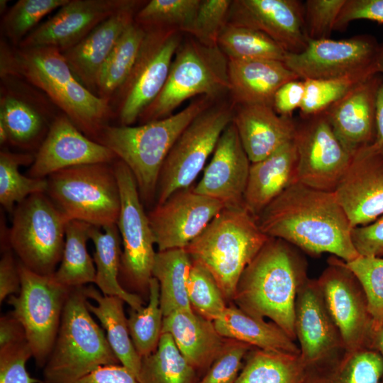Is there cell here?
Segmentation results:
<instances>
[{
	"label": "cell",
	"instance_id": "cell-39",
	"mask_svg": "<svg viewBox=\"0 0 383 383\" xmlns=\"http://www.w3.org/2000/svg\"><path fill=\"white\" fill-rule=\"evenodd\" d=\"M33 356L21 323L10 312L0 318V383H44L31 377L26 362Z\"/></svg>",
	"mask_w": 383,
	"mask_h": 383
},
{
	"label": "cell",
	"instance_id": "cell-40",
	"mask_svg": "<svg viewBox=\"0 0 383 383\" xmlns=\"http://www.w3.org/2000/svg\"><path fill=\"white\" fill-rule=\"evenodd\" d=\"M197 372L183 357L172 336L162 333L157 349L142 358L140 383H196Z\"/></svg>",
	"mask_w": 383,
	"mask_h": 383
},
{
	"label": "cell",
	"instance_id": "cell-20",
	"mask_svg": "<svg viewBox=\"0 0 383 383\" xmlns=\"http://www.w3.org/2000/svg\"><path fill=\"white\" fill-rule=\"evenodd\" d=\"M352 228L383 216V152L372 144L356 151L333 192Z\"/></svg>",
	"mask_w": 383,
	"mask_h": 383
},
{
	"label": "cell",
	"instance_id": "cell-34",
	"mask_svg": "<svg viewBox=\"0 0 383 383\" xmlns=\"http://www.w3.org/2000/svg\"><path fill=\"white\" fill-rule=\"evenodd\" d=\"M192 260L184 248L157 251L152 274L160 286L163 317L177 311H192L187 282Z\"/></svg>",
	"mask_w": 383,
	"mask_h": 383
},
{
	"label": "cell",
	"instance_id": "cell-9",
	"mask_svg": "<svg viewBox=\"0 0 383 383\" xmlns=\"http://www.w3.org/2000/svg\"><path fill=\"white\" fill-rule=\"evenodd\" d=\"M7 232V247L30 270L51 275L60 262L69 221L46 193H37L18 204Z\"/></svg>",
	"mask_w": 383,
	"mask_h": 383
},
{
	"label": "cell",
	"instance_id": "cell-7",
	"mask_svg": "<svg viewBox=\"0 0 383 383\" xmlns=\"http://www.w3.org/2000/svg\"><path fill=\"white\" fill-rule=\"evenodd\" d=\"M228 59L218 47L190 36L181 42L162 90L143 111L140 124L174 114L182 103L200 95L213 99L229 92Z\"/></svg>",
	"mask_w": 383,
	"mask_h": 383
},
{
	"label": "cell",
	"instance_id": "cell-12",
	"mask_svg": "<svg viewBox=\"0 0 383 383\" xmlns=\"http://www.w3.org/2000/svg\"><path fill=\"white\" fill-rule=\"evenodd\" d=\"M233 116V106L211 105L186 127L162 167L156 204L164 203L175 192L192 187Z\"/></svg>",
	"mask_w": 383,
	"mask_h": 383
},
{
	"label": "cell",
	"instance_id": "cell-41",
	"mask_svg": "<svg viewBox=\"0 0 383 383\" xmlns=\"http://www.w3.org/2000/svg\"><path fill=\"white\" fill-rule=\"evenodd\" d=\"M34 158L30 152H0V203L9 213L29 196L46 192V178L30 177L19 171L21 166L32 165Z\"/></svg>",
	"mask_w": 383,
	"mask_h": 383
},
{
	"label": "cell",
	"instance_id": "cell-46",
	"mask_svg": "<svg viewBox=\"0 0 383 383\" xmlns=\"http://www.w3.org/2000/svg\"><path fill=\"white\" fill-rule=\"evenodd\" d=\"M68 0H18L2 16L1 30L13 47L21 41L48 14L65 5Z\"/></svg>",
	"mask_w": 383,
	"mask_h": 383
},
{
	"label": "cell",
	"instance_id": "cell-23",
	"mask_svg": "<svg viewBox=\"0 0 383 383\" xmlns=\"http://www.w3.org/2000/svg\"><path fill=\"white\" fill-rule=\"evenodd\" d=\"M128 0H68L40 23L18 48L51 47L63 52L84 39Z\"/></svg>",
	"mask_w": 383,
	"mask_h": 383
},
{
	"label": "cell",
	"instance_id": "cell-38",
	"mask_svg": "<svg viewBox=\"0 0 383 383\" xmlns=\"http://www.w3.org/2000/svg\"><path fill=\"white\" fill-rule=\"evenodd\" d=\"M91 226L78 220L67 223L62 259L53 274L60 283L67 287L74 288L95 282L96 267L87 248Z\"/></svg>",
	"mask_w": 383,
	"mask_h": 383
},
{
	"label": "cell",
	"instance_id": "cell-13",
	"mask_svg": "<svg viewBox=\"0 0 383 383\" xmlns=\"http://www.w3.org/2000/svg\"><path fill=\"white\" fill-rule=\"evenodd\" d=\"M21 288L8 304L21 323L39 367L45 366L55 343L71 287L51 275L37 274L18 262Z\"/></svg>",
	"mask_w": 383,
	"mask_h": 383
},
{
	"label": "cell",
	"instance_id": "cell-30",
	"mask_svg": "<svg viewBox=\"0 0 383 383\" xmlns=\"http://www.w3.org/2000/svg\"><path fill=\"white\" fill-rule=\"evenodd\" d=\"M296 163L294 140L267 157L252 162L243 197L244 207L257 217L288 187L297 182Z\"/></svg>",
	"mask_w": 383,
	"mask_h": 383
},
{
	"label": "cell",
	"instance_id": "cell-16",
	"mask_svg": "<svg viewBox=\"0 0 383 383\" xmlns=\"http://www.w3.org/2000/svg\"><path fill=\"white\" fill-rule=\"evenodd\" d=\"M296 126L297 182L309 187L334 192L351 160L324 113L306 118Z\"/></svg>",
	"mask_w": 383,
	"mask_h": 383
},
{
	"label": "cell",
	"instance_id": "cell-47",
	"mask_svg": "<svg viewBox=\"0 0 383 383\" xmlns=\"http://www.w3.org/2000/svg\"><path fill=\"white\" fill-rule=\"evenodd\" d=\"M187 295L193 311L212 321L220 317L228 306L212 274L196 260L192 262Z\"/></svg>",
	"mask_w": 383,
	"mask_h": 383
},
{
	"label": "cell",
	"instance_id": "cell-42",
	"mask_svg": "<svg viewBox=\"0 0 383 383\" xmlns=\"http://www.w3.org/2000/svg\"><path fill=\"white\" fill-rule=\"evenodd\" d=\"M218 47L228 60H267L284 62L288 53L265 33L230 23L221 31Z\"/></svg>",
	"mask_w": 383,
	"mask_h": 383
},
{
	"label": "cell",
	"instance_id": "cell-58",
	"mask_svg": "<svg viewBox=\"0 0 383 383\" xmlns=\"http://www.w3.org/2000/svg\"><path fill=\"white\" fill-rule=\"evenodd\" d=\"M370 349L377 351L383 360V324L379 330L374 333ZM382 382H383V378Z\"/></svg>",
	"mask_w": 383,
	"mask_h": 383
},
{
	"label": "cell",
	"instance_id": "cell-21",
	"mask_svg": "<svg viewBox=\"0 0 383 383\" xmlns=\"http://www.w3.org/2000/svg\"><path fill=\"white\" fill-rule=\"evenodd\" d=\"M227 23L260 31L290 53L301 52L309 41L304 4L297 0H234Z\"/></svg>",
	"mask_w": 383,
	"mask_h": 383
},
{
	"label": "cell",
	"instance_id": "cell-14",
	"mask_svg": "<svg viewBox=\"0 0 383 383\" xmlns=\"http://www.w3.org/2000/svg\"><path fill=\"white\" fill-rule=\"evenodd\" d=\"M316 282L345 350L370 349L373 330L367 297L346 262L331 255Z\"/></svg>",
	"mask_w": 383,
	"mask_h": 383
},
{
	"label": "cell",
	"instance_id": "cell-50",
	"mask_svg": "<svg viewBox=\"0 0 383 383\" xmlns=\"http://www.w3.org/2000/svg\"><path fill=\"white\" fill-rule=\"evenodd\" d=\"M252 348L243 342L226 339L221 353L196 383H235L245 357Z\"/></svg>",
	"mask_w": 383,
	"mask_h": 383
},
{
	"label": "cell",
	"instance_id": "cell-36",
	"mask_svg": "<svg viewBox=\"0 0 383 383\" xmlns=\"http://www.w3.org/2000/svg\"><path fill=\"white\" fill-rule=\"evenodd\" d=\"M306 374L300 355L252 348L235 383H305Z\"/></svg>",
	"mask_w": 383,
	"mask_h": 383
},
{
	"label": "cell",
	"instance_id": "cell-52",
	"mask_svg": "<svg viewBox=\"0 0 383 383\" xmlns=\"http://www.w3.org/2000/svg\"><path fill=\"white\" fill-rule=\"evenodd\" d=\"M369 20L383 23V0H346L333 30H343L353 21Z\"/></svg>",
	"mask_w": 383,
	"mask_h": 383
},
{
	"label": "cell",
	"instance_id": "cell-57",
	"mask_svg": "<svg viewBox=\"0 0 383 383\" xmlns=\"http://www.w3.org/2000/svg\"><path fill=\"white\" fill-rule=\"evenodd\" d=\"M375 125L376 135L372 145L383 152V82L379 87L377 95Z\"/></svg>",
	"mask_w": 383,
	"mask_h": 383
},
{
	"label": "cell",
	"instance_id": "cell-17",
	"mask_svg": "<svg viewBox=\"0 0 383 383\" xmlns=\"http://www.w3.org/2000/svg\"><path fill=\"white\" fill-rule=\"evenodd\" d=\"M0 77V122L7 130L9 144L38 150L61 112L45 94L24 79L8 74Z\"/></svg>",
	"mask_w": 383,
	"mask_h": 383
},
{
	"label": "cell",
	"instance_id": "cell-49",
	"mask_svg": "<svg viewBox=\"0 0 383 383\" xmlns=\"http://www.w3.org/2000/svg\"><path fill=\"white\" fill-rule=\"evenodd\" d=\"M231 4V0H201L188 34L203 45L218 46Z\"/></svg>",
	"mask_w": 383,
	"mask_h": 383
},
{
	"label": "cell",
	"instance_id": "cell-31",
	"mask_svg": "<svg viewBox=\"0 0 383 383\" xmlns=\"http://www.w3.org/2000/svg\"><path fill=\"white\" fill-rule=\"evenodd\" d=\"M218 333L226 339L243 342L253 348L300 355L299 347L273 322H267L232 304L213 321Z\"/></svg>",
	"mask_w": 383,
	"mask_h": 383
},
{
	"label": "cell",
	"instance_id": "cell-2",
	"mask_svg": "<svg viewBox=\"0 0 383 383\" xmlns=\"http://www.w3.org/2000/svg\"><path fill=\"white\" fill-rule=\"evenodd\" d=\"M0 50V75L21 78L38 89L90 139L95 141L114 118L111 104L77 79L57 48H11L1 40Z\"/></svg>",
	"mask_w": 383,
	"mask_h": 383
},
{
	"label": "cell",
	"instance_id": "cell-22",
	"mask_svg": "<svg viewBox=\"0 0 383 383\" xmlns=\"http://www.w3.org/2000/svg\"><path fill=\"white\" fill-rule=\"evenodd\" d=\"M117 157L107 147L83 134L63 113L52 121L28 171L33 178H47L71 167L113 163Z\"/></svg>",
	"mask_w": 383,
	"mask_h": 383
},
{
	"label": "cell",
	"instance_id": "cell-19",
	"mask_svg": "<svg viewBox=\"0 0 383 383\" xmlns=\"http://www.w3.org/2000/svg\"><path fill=\"white\" fill-rule=\"evenodd\" d=\"M294 331L300 357L307 369L328 362L346 351L316 279L308 278L298 291Z\"/></svg>",
	"mask_w": 383,
	"mask_h": 383
},
{
	"label": "cell",
	"instance_id": "cell-45",
	"mask_svg": "<svg viewBox=\"0 0 383 383\" xmlns=\"http://www.w3.org/2000/svg\"><path fill=\"white\" fill-rule=\"evenodd\" d=\"M377 73L366 71L336 78L304 79V96L299 109L301 115L308 118L323 113L357 84Z\"/></svg>",
	"mask_w": 383,
	"mask_h": 383
},
{
	"label": "cell",
	"instance_id": "cell-54",
	"mask_svg": "<svg viewBox=\"0 0 383 383\" xmlns=\"http://www.w3.org/2000/svg\"><path fill=\"white\" fill-rule=\"evenodd\" d=\"M304 82L294 79L284 83L275 92L272 106L279 115L291 117L293 111L300 109L304 96Z\"/></svg>",
	"mask_w": 383,
	"mask_h": 383
},
{
	"label": "cell",
	"instance_id": "cell-15",
	"mask_svg": "<svg viewBox=\"0 0 383 383\" xmlns=\"http://www.w3.org/2000/svg\"><path fill=\"white\" fill-rule=\"evenodd\" d=\"M380 49L376 40L369 35L310 40L301 52H288L284 63L302 80L336 78L366 71L378 72Z\"/></svg>",
	"mask_w": 383,
	"mask_h": 383
},
{
	"label": "cell",
	"instance_id": "cell-32",
	"mask_svg": "<svg viewBox=\"0 0 383 383\" xmlns=\"http://www.w3.org/2000/svg\"><path fill=\"white\" fill-rule=\"evenodd\" d=\"M87 306L100 321L106 333L108 342L121 365L130 370L139 381L142 358L137 353L128 330L123 310L124 301L118 296L104 295L93 286H84Z\"/></svg>",
	"mask_w": 383,
	"mask_h": 383
},
{
	"label": "cell",
	"instance_id": "cell-27",
	"mask_svg": "<svg viewBox=\"0 0 383 383\" xmlns=\"http://www.w3.org/2000/svg\"><path fill=\"white\" fill-rule=\"evenodd\" d=\"M233 123L252 162L271 155L294 138L296 125L265 104L235 105Z\"/></svg>",
	"mask_w": 383,
	"mask_h": 383
},
{
	"label": "cell",
	"instance_id": "cell-18",
	"mask_svg": "<svg viewBox=\"0 0 383 383\" xmlns=\"http://www.w3.org/2000/svg\"><path fill=\"white\" fill-rule=\"evenodd\" d=\"M225 207L194 186L175 192L148 213L158 251L185 248Z\"/></svg>",
	"mask_w": 383,
	"mask_h": 383
},
{
	"label": "cell",
	"instance_id": "cell-37",
	"mask_svg": "<svg viewBox=\"0 0 383 383\" xmlns=\"http://www.w3.org/2000/svg\"><path fill=\"white\" fill-rule=\"evenodd\" d=\"M145 33V29L135 21L125 30L99 72L98 96L111 103L133 68Z\"/></svg>",
	"mask_w": 383,
	"mask_h": 383
},
{
	"label": "cell",
	"instance_id": "cell-8",
	"mask_svg": "<svg viewBox=\"0 0 383 383\" xmlns=\"http://www.w3.org/2000/svg\"><path fill=\"white\" fill-rule=\"evenodd\" d=\"M46 179V194L68 221L99 228L117 223L121 198L112 163L71 167Z\"/></svg>",
	"mask_w": 383,
	"mask_h": 383
},
{
	"label": "cell",
	"instance_id": "cell-62",
	"mask_svg": "<svg viewBox=\"0 0 383 383\" xmlns=\"http://www.w3.org/2000/svg\"><path fill=\"white\" fill-rule=\"evenodd\" d=\"M380 383H383V382H382V381H381V382H380Z\"/></svg>",
	"mask_w": 383,
	"mask_h": 383
},
{
	"label": "cell",
	"instance_id": "cell-5",
	"mask_svg": "<svg viewBox=\"0 0 383 383\" xmlns=\"http://www.w3.org/2000/svg\"><path fill=\"white\" fill-rule=\"evenodd\" d=\"M268 238L243 206L225 207L184 249L209 270L229 301L243 270Z\"/></svg>",
	"mask_w": 383,
	"mask_h": 383
},
{
	"label": "cell",
	"instance_id": "cell-11",
	"mask_svg": "<svg viewBox=\"0 0 383 383\" xmlns=\"http://www.w3.org/2000/svg\"><path fill=\"white\" fill-rule=\"evenodd\" d=\"M133 68L111 105L119 126H132L157 97L167 80L181 42L176 28L145 29Z\"/></svg>",
	"mask_w": 383,
	"mask_h": 383
},
{
	"label": "cell",
	"instance_id": "cell-33",
	"mask_svg": "<svg viewBox=\"0 0 383 383\" xmlns=\"http://www.w3.org/2000/svg\"><path fill=\"white\" fill-rule=\"evenodd\" d=\"M91 226L89 238L94 245V262L96 267L95 284L104 295L122 299L131 309H142L143 301L140 295L125 290L119 282L121 262V238L117 224L101 228Z\"/></svg>",
	"mask_w": 383,
	"mask_h": 383
},
{
	"label": "cell",
	"instance_id": "cell-61",
	"mask_svg": "<svg viewBox=\"0 0 383 383\" xmlns=\"http://www.w3.org/2000/svg\"><path fill=\"white\" fill-rule=\"evenodd\" d=\"M8 1L6 0H1L0 1V13L1 15H4L6 11L8 10L7 7Z\"/></svg>",
	"mask_w": 383,
	"mask_h": 383
},
{
	"label": "cell",
	"instance_id": "cell-1",
	"mask_svg": "<svg viewBox=\"0 0 383 383\" xmlns=\"http://www.w3.org/2000/svg\"><path fill=\"white\" fill-rule=\"evenodd\" d=\"M268 237L282 239L312 255L329 253L345 262L360 256L352 226L333 192L296 182L257 217Z\"/></svg>",
	"mask_w": 383,
	"mask_h": 383
},
{
	"label": "cell",
	"instance_id": "cell-24",
	"mask_svg": "<svg viewBox=\"0 0 383 383\" xmlns=\"http://www.w3.org/2000/svg\"><path fill=\"white\" fill-rule=\"evenodd\" d=\"M250 165L232 121L221 134L194 191L223 203L226 207L243 206Z\"/></svg>",
	"mask_w": 383,
	"mask_h": 383
},
{
	"label": "cell",
	"instance_id": "cell-4",
	"mask_svg": "<svg viewBox=\"0 0 383 383\" xmlns=\"http://www.w3.org/2000/svg\"><path fill=\"white\" fill-rule=\"evenodd\" d=\"M212 100L199 96L170 116L136 126L108 125L95 141L129 168L142 202L150 203L156 196L160 171L172 145L192 121L211 106Z\"/></svg>",
	"mask_w": 383,
	"mask_h": 383
},
{
	"label": "cell",
	"instance_id": "cell-3",
	"mask_svg": "<svg viewBox=\"0 0 383 383\" xmlns=\"http://www.w3.org/2000/svg\"><path fill=\"white\" fill-rule=\"evenodd\" d=\"M308 278L307 262L300 250L269 237L243 270L233 301L251 316L270 318L295 340L296 299Z\"/></svg>",
	"mask_w": 383,
	"mask_h": 383
},
{
	"label": "cell",
	"instance_id": "cell-53",
	"mask_svg": "<svg viewBox=\"0 0 383 383\" xmlns=\"http://www.w3.org/2000/svg\"><path fill=\"white\" fill-rule=\"evenodd\" d=\"M351 237L360 255L383 258V216L370 224L353 228Z\"/></svg>",
	"mask_w": 383,
	"mask_h": 383
},
{
	"label": "cell",
	"instance_id": "cell-60",
	"mask_svg": "<svg viewBox=\"0 0 383 383\" xmlns=\"http://www.w3.org/2000/svg\"><path fill=\"white\" fill-rule=\"evenodd\" d=\"M377 67L379 73H383V48H381L378 55Z\"/></svg>",
	"mask_w": 383,
	"mask_h": 383
},
{
	"label": "cell",
	"instance_id": "cell-51",
	"mask_svg": "<svg viewBox=\"0 0 383 383\" xmlns=\"http://www.w3.org/2000/svg\"><path fill=\"white\" fill-rule=\"evenodd\" d=\"M346 0H307L304 4L306 30L310 40L328 38Z\"/></svg>",
	"mask_w": 383,
	"mask_h": 383
},
{
	"label": "cell",
	"instance_id": "cell-10",
	"mask_svg": "<svg viewBox=\"0 0 383 383\" xmlns=\"http://www.w3.org/2000/svg\"><path fill=\"white\" fill-rule=\"evenodd\" d=\"M113 167L118 181L121 209L117 226L122 242L119 282L133 294H149L156 252L148 213L144 211L136 182L129 168L116 159Z\"/></svg>",
	"mask_w": 383,
	"mask_h": 383
},
{
	"label": "cell",
	"instance_id": "cell-59",
	"mask_svg": "<svg viewBox=\"0 0 383 383\" xmlns=\"http://www.w3.org/2000/svg\"><path fill=\"white\" fill-rule=\"evenodd\" d=\"M0 144L1 145H4L5 144H9V135L7 130L4 125L0 122Z\"/></svg>",
	"mask_w": 383,
	"mask_h": 383
},
{
	"label": "cell",
	"instance_id": "cell-48",
	"mask_svg": "<svg viewBox=\"0 0 383 383\" xmlns=\"http://www.w3.org/2000/svg\"><path fill=\"white\" fill-rule=\"evenodd\" d=\"M346 263L365 293L374 334L383 324V258L360 255Z\"/></svg>",
	"mask_w": 383,
	"mask_h": 383
},
{
	"label": "cell",
	"instance_id": "cell-25",
	"mask_svg": "<svg viewBox=\"0 0 383 383\" xmlns=\"http://www.w3.org/2000/svg\"><path fill=\"white\" fill-rule=\"evenodd\" d=\"M383 78L377 73L323 111L345 150L352 156L374 143L376 101Z\"/></svg>",
	"mask_w": 383,
	"mask_h": 383
},
{
	"label": "cell",
	"instance_id": "cell-43",
	"mask_svg": "<svg viewBox=\"0 0 383 383\" xmlns=\"http://www.w3.org/2000/svg\"><path fill=\"white\" fill-rule=\"evenodd\" d=\"M133 344L141 358L157 348L162 335L163 314L160 304V286L152 277L149 282L148 303L139 310L131 309L127 318Z\"/></svg>",
	"mask_w": 383,
	"mask_h": 383
},
{
	"label": "cell",
	"instance_id": "cell-44",
	"mask_svg": "<svg viewBox=\"0 0 383 383\" xmlns=\"http://www.w3.org/2000/svg\"><path fill=\"white\" fill-rule=\"evenodd\" d=\"M201 0H151L138 10L135 22L145 29L170 28L189 33Z\"/></svg>",
	"mask_w": 383,
	"mask_h": 383
},
{
	"label": "cell",
	"instance_id": "cell-56",
	"mask_svg": "<svg viewBox=\"0 0 383 383\" xmlns=\"http://www.w3.org/2000/svg\"><path fill=\"white\" fill-rule=\"evenodd\" d=\"M77 383H140L135 375L121 364L100 366Z\"/></svg>",
	"mask_w": 383,
	"mask_h": 383
},
{
	"label": "cell",
	"instance_id": "cell-35",
	"mask_svg": "<svg viewBox=\"0 0 383 383\" xmlns=\"http://www.w3.org/2000/svg\"><path fill=\"white\" fill-rule=\"evenodd\" d=\"M383 360L375 350L345 351L321 365L307 369L305 383H380Z\"/></svg>",
	"mask_w": 383,
	"mask_h": 383
},
{
	"label": "cell",
	"instance_id": "cell-6",
	"mask_svg": "<svg viewBox=\"0 0 383 383\" xmlns=\"http://www.w3.org/2000/svg\"><path fill=\"white\" fill-rule=\"evenodd\" d=\"M84 286L65 302L57 335L43 367L44 383H77L100 366L121 364L87 306Z\"/></svg>",
	"mask_w": 383,
	"mask_h": 383
},
{
	"label": "cell",
	"instance_id": "cell-26",
	"mask_svg": "<svg viewBox=\"0 0 383 383\" xmlns=\"http://www.w3.org/2000/svg\"><path fill=\"white\" fill-rule=\"evenodd\" d=\"M145 3L144 1L128 0L79 43L62 52L77 79L94 94L96 92L97 79L102 65Z\"/></svg>",
	"mask_w": 383,
	"mask_h": 383
},
{
	"label": "cell",
	"instance_id": "cell-28",
	"mask_svg": "<svg viewBox=\"0 0 383 383\" xmlns=\"http://www.w3.org/2000/svg\"><path fill=\"white\" fill-rule=\"evenodd\" d=\"M164 333L172 336L181 354L196 372L209 369L226 341L213 321L193 310L177 311L164 316Z\"/></svg>",
	"mask_w": 383,
	"mask_h": 383
},
{
	"label": "cell",
	"instance_id": "cell-29",
	"mask_svg": "<svg viewBox=\"0 0 383 383\" xmlns=\"http://www.w3.org/2000/svg\"><path fill=\"white\" fill-rule=\"evenodd\" d=\"M229 93L233 105L272 106L274 95L284 83L299 79L283 62L228 60Z\"/></svg>",
	"mask_w": 383,
	"mask_h": 383
},
{
	"label": "cell",
	"instance_id": "cell-55",
	"mask_svg": "<svg viewBox=\"0 0 383 383\" xmlns=\"http://www.w3.org/2000/svg\"><path fill=\"white\" fill-rule=\"evenodd\" d=\"M20 288L18 262L15 260L11 249L7 248L0 260V302L18 292Z\"/></svg>",
	"mask_w": 383,
	"mask_h": 383
}]
</instances>
